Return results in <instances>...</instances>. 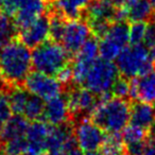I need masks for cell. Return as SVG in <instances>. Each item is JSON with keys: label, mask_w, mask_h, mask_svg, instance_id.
Here are the masks:
<instances>
[{"label": "cell", "mask_w": 155, "mask_h": 155, "mask_svg": "<svg viewBox=\"0 0 155 155\" xmlns=\"http://www.w3.org/2000/svg\"><path fill=\"white\" fill-rule=\"evenodd\" d=\"M153 21H154V24H155V19H154V20H153Z\"/></svg>", "instance_id": "obj_38"}, {"label": "cell", "mask_w": 155, "mask_h": 155, "mask_svg": "<svg viewBox=\"0 0 155 155\" xmlns=\"http://www.w3.org/2000/svg\"><path fill=\"white\" fill-rule=\"evenodd\" d=\"M130 97L135 101L155 103V67L130 81Z\"/></svg>", "instance_id": "obj_16"}, {"label": "cell", "mask_w": 155, "mask_h": 155, "mask_svg": "<svg viewBox=\"0 0 155 155\" xmlns=\"http://www.w3.org/2000/svg\"><path fill=\"white\" fill-rule=\"evenodd\" d=\"M117 8L107 0H91L85 10L87 25L96 37H101L110 24L117 20Z\"/></svg>", "instance_id": "obj_8"}, {"label": "cell", "mask_w": 155, "mask_h": 155, "mask_svg": "<svg viewBox=\"0 0 155 155\" xmlns=\"http://www.w3.org/2000/svg\"><path fill=\"white\" fill-rule=\"evenodd\" d=\"M1 9L20 29L43 15L46 5L45 0H5Z\"/></svg>", "instance_id": "obj_7"}, {"label": "cell", "mask_w": 155, "mask_h": 155, "mask_svg": "<svg viewBox=\"0 0 155 155\" xmlns=\"http://www.w3.org/2000/svg\"><path fill=\"white\" fill-rule=\"evenodd\" d=\"M65 155H84V154H83V152L80 149H78L77 147H73L72 149L67 151V152L65 153Z\"/></svg>", "instance_id": "obj_32"}, {"label": "cell", "mask_w": 155, "mask_h": 155, "mask_svg": "<svg viewBox=\"0 0 155 155\" xmlns=\"http://www.w3.org/2000/svg\"><path fill=\"white\" fill-rule=\"evenodd\" d=\"M0 155H2V146H1V140H0Z\"/></svg>", "instance_id": "obj_36"}, {"label": "cell", "mask_w": 155, "mask_h": 155, "mask_svg": "<svg viewBox=\"0 0 155 155\" xmlns=\"http://www.w3.org/2000/svg\"><path fill=\"white\" fill-rule=\"evenodd\" d=\"M51 125L41 120L29 123L26 133L28 155H44L47 149Z\"/></svg>", "instance_id": "obj_15"}, {"label": "cell", "mask_w": 155, "mask_h": 155, "mask_svg": "<svg viewBox=\"0 0 155 155\" xmlns=\"http://www.w3.org/2000/svg\"><path fill=\"white\" fill-rule=\"evenodd\" d=\"M75 144L82 152L98 151L104 139V131L91 119L82 118L72 129Z\"/></svg>", "instance_id": "obj_10"}, {"label": "cell", "mask_w": 155, "mask_h": 155, "mask_svg": "<svg viewBox=\"0 0 155 155\" xmlns=\"http://www.w3.org/2000/svg\"><path fill=\"white\" fill-rule=\"evenodd\" d=\"M3 1H5V0H0V9H1V8H2V5H3Z\"/></svg>", "instance_id": "obj_37"}, {"label": "cell", "mask_w": 155, "mask_h": 155, "mask_svg": "<svg viewBox=\"0 0 155 155\" xmlns=\"http://www.w3.org/2000/svg\"><path fill=\"white\" fill-rule=\"evenodd\" d=\"M129 44V25L125 20L112 22L100 37L99 54L102 58L114 61Z\"/></svg>", "instance_id": "obj_6"}, {"label": "cell", "mask_w": 155, "mask_h": 155, "mask_svg": "<svg viewBox=\"0 0 155 155\" xmlns=\"http://www.w3.org/2000/svg\"><path fill=\"white\" fill-rule=\"evenodd\" d=\"M2 153L3 155H25L27 153L26 136L5 141Z\"/></svg>", "instance_id": "obj_27"}, {"label": "cell", "mask_w": 155, "mask_h": 155, "mask_svg": "<svg viewBox=\"0 0 155 155\" xmlns=\"http://www.w3.org/2000/svg\"><path fill=\"white\" fill-rule=\"evenodd\" d=\"M71 116L66 96L61 94L46 101L41 119L50 125H61L68 123Z\"/></svg>", "instance_id": "obj_18"}, {"label": "cell", "mask_w": 155, "mask_h": 155, "mask_svg": "<svg viewBox=\"0 0 155 155\" xmlns=\"http://www.w3.org/2000/svg\"><path fill=\"white\" fill-rule=\"evenodd\" d=\"M91 0H54L52 13L64 17L65 19H80Z\"/></svg>", "instance_id": "obj_21"}, {"label": "cell", "mask_w": 155, "mask_h": 155, "mask_svg": "<svg viewBox=\"0 0 155 155\" xmlns=\"http://www.w3.org/2000/svg\"><path fill=\"white\" fill-rule=\"evenodd\" d=\"M85 155H103V154L101 152H98V151H93V152L85 153Z\"/></svg>", "instance_id": "obj_34"}, {"label": "cell", "mask_w": 155, "mask_h": 155, "mask_svg": "<svg viewBox=\"0 0 155 155\" xmlns=\"http://www.w3.org/2000/svg\"><path fill=\"white\" fill-rule=\"evenodd\" d=\"M44 107H45V101L31 94L21 116L25 117L27 120H41L43 118Z\"/></svg>", "instance_id": "obj_25"}, {"label": "cell", "mask_w": 155, "mask_h": 155, "mask_svg": "<svg viewBox=\"0 0 155 155\" xmlns=\"http://www.w3.org/2000/svg\"><path fill=\"white\" fill-rule=\"evenodd\" d=\"M151 132L130 123L123 129L122 138L125 143L127 155H142L148 144Z\"/></svg>", "instance_id": "obj_19"}, {"label": "cell", "mask_w": 155, "mask_h": 155, "mask_svg": "<svg viewBox=\"0 0 155 155\" xmlns=\"http://www.w3.org/2000/svg\"><path fill=\"white\" fill-rule=\"evenodd\" d=\"M107 1L110 3V5H113L115 8L118 9V8H121L123 5H124L127 0H107Z\"/></svg>", "instance_id": "obj_33"}, {"label": "cell", "mask_w": 155, "mask_h": 155, "mask_svg": "<svg viewBox=\"0 0 155 155\" xmlns=\"http://www.w3.org/2000/svg\"><path fill=\"white\" fill-rule=\"evenodd\" d=\"M77 147L72 127L68 124L51 125L47 149L44 155H65L67 151Z\"/></svg>", "instance_id": "obj_14"}, {"label": "cell", "mask_w": 155, "mask_h": 155, "mask_svg": "<svg viewBox=\"0 0 155 155\" xmlns=\"http://www.w3.org/2000/svg\"><path fill=\"white\" fill-rule=\"evenodd\" d=\"M17 34V27L14 20L3 12H0V49L15 38Z\"/></svg>", "instance_id": "obj_26"}, {"label": "cell", "mask_w": 155, "mask_h": 155, "mask_svg": "<svg viewBox=\"0 0 155 155\" xmlns=\"http://www.w3.org/2000/svg\"><path fill=\"white\" fill-rule=\"evenodd\" d=\"M13 110L10 103L9 93L5 88L0 87V130L12 117Z\"/></svg>", "instance_id": "obj_29"}, {"label": "cell", "mask_w": 155, "mask_h": 155, "mask_svg": "<svg viewBox=\"0 0 155 155\" xmlns=\"http://www.w3.org/2000/svg\"><path fill=\"white\" fill-rule=\"evenodd\" d=\"M2 155H3V153H2Z\"/></svg>", "instance_id": "obj_40"}, {"label": "cell", "mask_w": 155, "mask_h": 155, "mask_svg": "<svg viewBox=\"0 0 155 155\" xmlns=\"http://www.w3.org/2000/svg\"><path fill=\"white\" fill-rule=\"evenodd\" d=\"M32 68V52L20 39H11L0 49V82L16 86L25 82Z\"/></svg>", "instance_id": "obj_1"}, {"label": "cell", "mask_w": 155, "mask_h": 155, "mask_svg": "<svg viewBox=\"0 0 155 155\" xmlns=\"http://www.w3.org/2000/svg\"><path fill=\"white\" fill-rule=\"evenodd\" d=\"M20 41L29 48L45 43L50 37V16L41 15L19 29Z\"/></svg>", "instance_id": "obj_13"}, {"label": "cell", "mask_w": 155, "mask_h": 155, "mask_svg": "<svg viewBox=\"0 0 155 155\" xmlns=\"http://www.w3.org/2000/svg\"><path fill=\"white\" fill-rule=\"evenodd\" d=\"M116 66L121 75L133 79L152 70L155 64L146 46L130 44L116 58Z\"/></svg>", "instance_id": "obj_4"}, {"label": "cell", "mask_w": 155, "mask_h": 155, "mask_svg": "<svg viewBox=\"0 0 155 155\" xmlns=\"http://www.w3.org/2000/svg\"><path fill=\"white\" fill-rule=\"evenodd\" d=\"M25 155H28V154H25Z\"/></svg>", "instance_id": "obj_39"}, {"label": "cell", "mask_w": 155, "mask_h": 155, "mask_svg": "<svg viewBox=\"0 0 155 155\" xmlns=\"http://www.w3.org/2000/svg\"><path fill=\"white\" fill-rule=\"evenodd\" d=\"M110 96L118 98H127L130 96V82L123 75H119L115 81L114 85L110 91Z\"/></svg>", "instance_id": "obj_30"}, {"label": "cell", "mask_w": 155, "mask_h": 155, "mask_svg": "<svg viewBox=\"0 0 155 155\" xmlns=\"http://www.w3.org/2000/svg\"><path fill=\"white\" fill-rule=\"evenodd\" d=\"M29 127V120L20 115L12 116L8 122L0 130V140L2 142L15 138L26 136L27 130Z\"/></svg>", "instance_id": "obj_22"}, {"label": "cell", "mask_w": 155, "mask_h": 155, "mask_svg": "<svg viewBox=\"0 0 155 155\" xmlns=\"http://www.w3.org/2000/svg\"><path fill=\"white\" fill-rule=\"evenodd\" d=\"M33 49L32 67L36 71L58 77L61 71L70 65V54L58 41L48 39Z\"/></svg>", "instance_id": "obj_3"}, {"label": "cell", "mask_w": 155, "mask_h": 155, "mask_svg": "<svg viewBox=\"0 0 155 155\" xmlns=\"http://www.w3.org/2000/svg\"><path fill=\"white\" fill-rule=\"evenodd\" d=\"M100 150L103 155H127L122 135L119 133H108L104 137Z\"/></svg>", "instance_id": "obj_23"}, {"label": "cell", "mask_w": 155, "mask_h": 155, "mask_svg": "<svg viewBox=\"0 0 155 155\" xmlns=\"http://www.w3.org/2000/svg\"><path fill=\"white\" fill-rule=\"evenodd\" d=\"M148 1L151 5V7H152V9L154 10V12H155V0H148Z\"/></svg>", "instance_id": "obj_35"}, {"label": "cell", "mask_w": 155, "mask_h": 155, "mask_svg": "<svg viewBox=\"0 0 155 155\" xmlns=\"http://www.w3.org/2000/svg\"><path fill=\"white\" fill-rule=\"evenodd\" d=\"M91 28L87 22L81 19L66 20L58 43L62 44V46L70 55L75 54L91 36Z\"/></svg>", "instance_id": "obj_11"}, {"label": "cell", "mask_w": 155, "mask_h": 155, "mask_svg": "<svg viewBox=\"0 0 155 155\" xmlns=\"http://www.w3.org/2000/svg\"><path fill=\"white\" fill-rule=\"evenodd\" d=\"M72 116L91 114L97 104V96L84 86L73 87L66 95Z\"/></svg>", "instance_id": "obj_17"}, {"label": "cell", "mask_w": 155, "mask_h": 155, "mask_svg": "<svg viewBox=\"0 0 155 155\" xmlns=\"http://www.w3.org/2000/svg\"><path fill=\"white\" fill-rule=\"evenodd\" d=\"M30 95L31 94L26 88L20 86V85L13 86V88L9 93V97L12 110H13L14 114L21 116Z\"/></svg>", "instance_id": "obj_24"}, {"label": "cell", "mask_w": 155, "mask_h": 155, "mask_svg": "<svg viewBox=\"0 0 155 155\" xmlns=\"http://www.w3.org/2000/svg\"><path fill=\"white\" fill-rule=\"evenodd\" d=\"M24 83L29 93L45 102L61 95L63 91V84L58 78L36 70L31 71Z\"/></svg>", "instance_id": "obj_9"}, {"label": "cell", "mask_w": 155, "mask_h": 155, "mask_svg": "<svg viewBox=\"0 0 155 155\" xmlns=\"http://www.w3.org/2000/svg\"><path fill=\"white\" fill-rule=\"evenodd\" d=\"M119 75V70L113 61L98 58L91 64L81 86L86 87L97 97H108Z\"/></svg>", "instance_id": "obj_5"}, {"label": "cell", "mask_w": 155, "mask_h": 155, "mask_svg": "<svg viewBox=\"0 0 155 155\" xmlns=\"http://www.w3.org/2000/svg\"><path fill=\"white\" fill-rule=\"evenodd\" d=\"M142 155H155V132H154V130L151 132V135L148 140V144H147L146 150L143 151Z\"/></svg>", "instance_id": "obj_31"}, {"label": "cell", "mask_w": 155, "mask_h": 155, "mask_svg": "<svg viewBox=\"0 0 155 155\" xmlns=\"http://www.w3.org/2000/svg\"><path fill=\"white\" fill-rule=\"evenodd\" d=\"M148 24L146 21H135L129 26V43L132 45L143 43Z\"/></svg>", "instance_id": "obj_28"}, {"label": "cell", "mask_w": 155, "mask_h": 155, "mask_svg": "<svg viewBox=\"0 0 155 155\" xmlns=\"http://www.w3.org/2000/svg\"><path fill=\"white\" fill-rule=\"evenodd\" d=\"M99 55V43L95 37L91 36L81 49L75 53V60L72 69V81L77 85H82L88 69Z\"/></svg>", "instance_id": "obj_12"}, {"label": "cell", "mask_w": 155, "mask_h": 155, "mask_svg": "<svg viewBox=\"0 0 155 155\" xmlns=\"http://www.w3.org/2000/svg\"><path fill=\"white\" fill-rule=\"evenodd\" d=\"M130 121L133 124L152 132L155 125V110L152 104L134 101L131 104Z\"/></svg>", "instance_id": "obj_20"}, {"label": "cell", "mask_w": 155, "mask_h": 155, "mask_svg": "<svg viewBox=\"0 0 155 155\" xmlns=\"http://www.w3.org/2000/svg\"><path fill=\"white\" fill-rule=\"evenodd\" d=\"M91 120L104 132L120 133L129 124L131 104L124 98L108 96L97 102L91 114Z\"/></svg>", "instance_id": "obj_2"}]
</instances>
